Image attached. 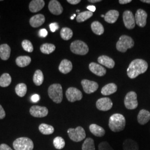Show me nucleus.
<instances>
[{"instance_id":"1","label":"nucleus","mask_w":150,"mask_h":150,"mask_svg":"<svg viewBox=\"0 0 150 150\" xmlns=\"http://www.w3.org/2000/svg\"><path fill=\"white\" fill-rule=\"evenodd\" d=\"M147 69L148 64L145 60L135 59L130 63L127 73L130 79H134L140 74L145 73Z\"/></svg>"},{"instance_id":"2","label":"nucleus","mask_w":150,"mask_h":150,"mask_svg":"<svg viewBox=\"0 0 150 150\" xmlns=\"http://www.w3.org/2000/svg\"><path fill=\"white\" fill-rule=\"evenodd\" d=\"M126 126V119L124 116L120 113H115L109 119L108 126L114 132H121Z\"/></svg>"},{"instance_id":"3","label":"nucleus","mask_w":150,"mask_h":150,"mask_svg":"<svg viewBox=\"0 0 150 150\" xmlns=\"http://www.w3.org/2000/svg\"><path fill=\"white\" fill-rule=\"evenodd\" d=\"M50 98L56 103H60L63 99V92L62 86L59 83L52 84L48 89Z\"/></svg>"},{"instance_id":"4","label":"nucleus","mask_w":150,"mask_h":150,"mask_svg":"<svg viewBox=\"0 0 150 150\" xmlns=\"http://www.w3.org/2000/svg\"><path fill=\"white\" fill-rule=\"evenodd\" d=\"M15 150H32L33 149V142L28 137H22L15 139L13 143Z\"/></svg>"},{"instance_id":"5","label":"nucleus","mask_w":150,"mask_h":150,"mask_svg":"<svg viewBox=\"0 0 150 150\" xmlns=\"http://www.w3.org/2000/svg\"><path fill=\"white\" fill-rule=\"evenodd\" d=\"M134 45V41L132 38L127 35H122L116 43V48L120 52H126L129 48H132Z\"/></svg>"},{"instance_id":"6","label":"nucleus","mask_w":150,"mask_h":150,"mask_svg":"<svg viewBox=\"0 0 150 150\" xmlns=\"http://www.w3.org/2000/svg\"><path fill=\"white\" fill-rule=\"evenodd\" d=\"M67 134L72 141L79 142L86 138L85 129L81 126H78L76 129L70 128L67 130Z\"/></svg>"},{"instance_id":"7","label":"nucleus","mask_w":150,"mask_h":150,"mask_svg":"<svg viewBox=\"0 0 150 150\" xmlns=\"http://www.w3.org/2000/svg\"><path fill=\"white\" fill-rule=\"evenodd\" d=\"M70 50L72 53L79 55H85L89 51L87 44L80 40L72 42L70 45Z\"/></svg>"},{"instance_id":"8","label":"nucleus","mask_w":150,"mask_h":150,"mask_svg":"<svg viewBox=\"0 0 150 150\" xmlns=\"http://www.w3.org/2000/svg\"><path fill=\"white\" fill-rule=\"evenodd\" d=\"M125 107L129 110H134L138 106L137 96L134 91H130L127 93L124 100Z\"/></svg>"},{"instance_id":"9","label":"nucleus","mask_w":150,"mask_h":150,"mask_svg":"<svg viewBox=\"0 0 150 150\" xmlns=\"http://www.w3.org/2000/svg\"><path fill=\"white\" fill-rule=\"evenodd\" d=\"M66 96L69 101L71 102L80 101L83 96L81 91L75 87L69 88L66 92Z\"/></svg>"},{"instance_id":"10","label":"nucleus","mask_w":150,"mask_h":150,"mask_svg":"<svg viewBox=\"0 0 150 150\" xmlns=\"http://www.w3.org/2000/svg\"><path fill=\"white\" fill-rule=\"evenodd\" d=\"M123 21L125 26L131 30L135 27V19L133 13L130 11H125L123 13Z\"/></svg>"},{"instance_id":"11","label":"nucleus","mask_w":150,"mask_h":150,"mask_svg":"<svg viewBox=\"0 0 150 150\" xmlns=\"http://www.w3.org/2000/svg\"><path fill=\"white\" fill-rule=\"evenodd\" d=\"M113 103L108 97H103L98 99L96 102L97 108L102 111H107L112 107Z\"/></svg>"},{"instance_id":"12","label":"nucleus","mask_w":150,"mask_h":150,"mask_svg":"<svg viewBox=\"0 0 150 150\" xmlns=\"http://www.w3.org/2000/svg\"><path fill=\"white\" fill-rule=\"evenodd\" d=\"M30 113L32 116L35 117L41 118L46 117L48 115V110L46 107L35 105L30 109Z\"/></svg>"},{"instance_id":"13","label":"nucleus","mask_w":150,"mask_h":150,"mask_svg":"<svg viewBox=\"0 0 150 150\" xmlns=\"http://www.w3.org/2000/svg\"><path fill=\"white\" fill-rule=\"evenodd\" d=\"M81 85L83 91L87 94L95 92L98 88V85L97 82L88 80H83L81 81Z\"/></svg>"},{"instance_id":"14","label":"nucleus","mask_w":150,"mask_h":150,"mask_svg":"<svg viewBox=\"0 0 150 150\" xmlns=\"http://www.w3.org/2000/svg\"><path fill=\"white\" fill-rule=\"evenodd\" d=\"M147 18V13L146 11L142 10L139 9L136 11V13L134 16V19L136 23L141 27H145L146 25Z\"/></svg>"},{"instance_id":"15","label":"nucleus","mask_w":150,"mask_h":150,"mask_svg":"<svg viewBox=\"0 0 150 150\" xmlns=\"http://www.w3.org/2000/svg\"><path fill=\"white\" fill-rule=\"evenodd\" d=\"M48 10L54 15H59L63 12V7L58 1L51 0L48 4Z\"/></svg>"},{"instance_id":"16","label":"nucleus","mask_w":150,"mask_h":150,"mask_svg":"<svg viewBox=\"0 0 150 150\" xmlns=\"http://www.w3.org/2000/svg\"><path fill=\"white\" fill-rule=\"evenodd\" d=\"M89 69L93 74L98 76H103L106 74V70L102 66L95 62L90 64Z\"/></svg>"},{"instance_id":"17","label":"nucleus","mask_w":150,"mask_h":150,"mask_svg":"<svg viewBox=\"0 0 150 150\" xmlns=\"http://www.w3.org/2000/svg\"><path fill=\"white\" fill-rule=\"evenodd\" d=\"M45 21V17L42 14L32 16L30 20V24L32 27L37 28L42 26Z\"/></svg>"},{"instance_id":"18","label":"nucleus","mask_w":150,"mask_h":150,"mask_svg":"<svg viewBox=\"0 0 150 150\" xmlns=\"http://www.w3.org/2000/svg\"><path fill=\"white\" fill-rule=\"evenodd\" d=\"M45 5L43 0H33L29 5V10L31 12L35 13L41 10Z\"/></svg>"},{"instance_id":"19","label":"nucleus","mask_w":150,"mask_h":150,"mask_svg":"<svg viewBox=\"0 0 150 150\" xmlns=\"http://www.w3.org/2000/svg\"><path fill=\"white\" fill-rule=\"evenodd\" d=\"M97 61L99 64L106 66L108 69H113L115 64V61L111 57L105 55L100 56Z\"/></svg>"},{"instance_id":"20","label":"nucleus","mask_w":150,"mask_h":150,"mask_svg":"<svg viewBox=\"0 0 150 150\" xmlns=\"http://www.w3.org/2000/svg\"><path fill=\"white\" fill-rule=\"evenodd\" d=\"M150 112L149 111L144 109L140 110L137 116V121L140 125H145L150 121Z\"/></svg>"},{"instance_id":"21","label":"nucleus","mask_w":150,"mask_h":150,"mask_svg":"<svg viewBox=\"0 0 150 150\" xmlns=\"http://www.w3.org/2000/svg\"><path fill=\"white\" fill-rule=\"evenodd\" d=\"M72 69V64L70 61L66 59L62 60L59 67V70L61 73L64 74H67L70 72Z\"/></svg>"},{"instance_id":"22","label":"nucleus","mask_w":150,"mask_h":150,"mask_svg":"<svg viewBox=\"0 0 150 150\" xmlns=\"http://www.w3.org/2000/svg\"><path fill=\"white\" fill-rule=\"evenodd\" d=\"M119 12L116 10H110L108 11L105 15L104 18L105 21L109 23H114L118 19Z\"/></svg>"},{"instance_id":"23","label":"nucleus","mask_w":150,"mask_h":150,"mask_svg":"<svg viewBox=\"0 0 150 150\" xmlns=\"http://www.w3.org/2000/svg\"><path fill=\"white\" fill-rule=\"evenodd\" d=\"M11 48L7 44L0 45V57L2 60H7L10 58Z\"/></svg>"},{"instance_id":"24","label":"nucleus","mask_w":150,"mask_h":150,"mask_svg":"<svg viewBox=\"0 0 150 150\" xmlns=\"http://www.w3.org/2000/svg\"><path fill=\"white\" fill-rule=\"evenodd\" d=\"M117 90V87L113 83H108L102 87L101 93L105 96H108L115 93Z\"/></svg>"},{"instance_id":"25","label":"nucleus","mask_w":150,"mask_h":150,"mask_svg":"<svg viewBox=\"0 0 150 150\" xmlns=\"http://www.w3.org/2000/svg\"><path fill=\"white\" fill-rule=\"evenodd\" d=\"M91 133L96 137H102L105 134V130L96 124H91L89 127Z\"/></svg>"},{"instance_id":"26","label":"nucleus","mask_w":150,"mask_h":150,"mask_svg":"<svg viewBox=\"0 0 150 150\" xmlns=\"http://www.w3.org/2000/svg\"><path fill=\"white\" fill-rule=\"evenodd\" d=\"M123 150H139V146L138 144L131 139H126L123 143Z\"/></svg>"},{"instance_id":"27","label":"nucleus","mask_w":150,"mask_h":150,"mask_svg":"<svg viewBox=\"0 0 150 150\" xmlns=\"http://www.w3.org/2000/svg\"><path fill=\"white\" fill-rule=\"evenodd\" d=\"M31 62V59L28 56H19L16 59V64L20 67H25L28 66Z\"/></svg>"},{"instance_id":"28","label":"nucleus","mask_w":150,"mask_h":150,"mask_svg":"<svg viewBox=\"0 0 150 150\" xmlns=\"http://www.w3.org/2000/svg\"><path fill=\"white\" fill-rule=\"evenodd\" d=\"M91 27L93 32L97 35H101L104 32L103 26L100 22H93L91 23Z\"/></svg>"},{"instance_id":"29","label":"nucleus","mask_w":150,"mask_h":150,"mask_svg":"<svg viewBox=\"0 0 150 150\" xmlns=\"http://www.w3.org/2000/svg\"><path fill=\"white\" fill-rule=\"evenodd\" d=\"M39 131L41 134L46 135L52 134L54 132V129L53 126L46 123H42L39 126Z\"/></svg>"},{"instance_id":"30","label":"nucleus","mask_w":150,"mask_h":150,"mask_svg":"<svg viewBox=\"0 0 150 150\" xmlns=\"http://www.w3.org/2000/svg\"><path fill=\"white\" fill-rule=\"evenodd\" d=\"M43 80L44 77L42 72L40 70H36L33 77V81L34 83L36 86H40L42 84Z\"/></svg>"},{"instance_id":"31","label":"nucleus","mask_w":150,"mask_h":150,"mask_svg":"<svg viewBox=\"0 0 150 150\" xmlns=\"http://www.w3.org/2000/svg\"><path fill=\"white\" fill-rule=\"evenodd\" d=\"M12 79L11 76L7 73H5L0 77V86L6 87L11 84Z\"/></svg>"},{"instance_id":"32","label":"nucleus","mask_w":150,"mask_h":150,"mask_svg":"<svg viewBox=\"0 0 150 150\" xmlns=\"http://www.w3.org/2000/svg\"><path fill=\"white\" fill-rule=\"evenodd\" d=\"M55 49H56V46L54 45V44H51V43H44L40 47L41 51L43 54H47L52 53L55 50Z\"/></svg>"},{"instance_id":"33","label":"nucleus","mask_w":150,"mask_h":150,"mask_svg":"<svg viewBox=\"0 0 150 150\" xmlns=\"http://www.w3.org/2000/svg\"><path fill=\"white\" fill-rule=\"evenodd\" d=\"M27 86L23 83H20L17 85L15 87V92L18 96L23 97L25 96L27 92Z\"/></svg>"},{"instance_id":"34","label":"nucleus","mask_w":150,"mask_h":150,"mask_svg":"<svg viewBox=\"0 0 150 150\" xmlns=\"http://www.w3.org/2000/svg\"><path fill=\"white\" fill-rule=\"evenodd\" d=\"M60 36L61 38L66 40H69L73 36V32L71 29L68 27H64L61 29L60 31Z\"/></svg>"},{"instance_id":"35","label":"nucleus","mask_w":150,"mask_h":150,"mask_svg":"<svg viewBox=\"0 0 150 150\" xmlns=\"http://www.w3.org/2000/svg\"><path fill=\"white\" fill-rule=\"evenodd\" d=\"M93 15V12L91 11H84L80 13L76 17V21L78 22H82L89 19Z\"/></svg>"},{"instance_id":"36","label":"nucleus","mask_w":150,"mask_h":150,"mask_svg":"<svg viewBox=\"0 0 150 150\" xmlns=\"http://www.w3.org/2000/svg\"><path fill=\"white\" fill-rule=\"evenodd\" d=\"M82 150H95L94 140L91 138H87L82 144Z\"/></svg>"},{"instance_id":"37","label":"nucleus","mask_w":150,"mask_h":150,"mask_svg":"<svg viewBox=\"0 0 150 150\" xmlns=\"http://www.w3.org/2000/svg\"><path fill=\"white\" fill-rule=\"evenodd\" d=\"M54 147L57 150H61L64 148L65 146V141L61 137L57 136L54 139L53 141Z\"/></svg>"},{"instance_id":"38","label":"nucleus","mask_w":150,"mask_h":150,"mask_svg":"<svg viewBox=\"0 0 150 150\" xmlns=\"http://www.w3.org/2000/svg\"><path fill=\"white\" fill-rule=\"evenodd\" d=\"M22 46L23 50L28 52H32L33 51V47L31 41L27 40H25L22 42Z\"/></svg>"},{"instance_id":"39","label":"nucleus","mask_w":150,"mask_h":150,"mask_svg":"<svg viewBox=\"0 0 150 150\" xmlns=\"http://www.w3.org/2000/svg\"><path fill=\"white\" fill-rule=\"evenodd\" d=\"M98 150H114L110 144L106 141L102 142L98 145Z\"/></svg>"},{"instance_id":"40","label":"nucleus","mask_w":150,"mask_h":150,"mask_svg":"<svg viewBox=\"0 0 150 150\" xmlns=\"http://www.w3.org/2000/svg\"><path fill=\"white\" fill-rule=\"evenodd\" d=\"M50 28L52 32H54L56 30H57L59 29V26L57 23L54 22V23H52L50 25Z\"/></svg>"},{"instance_id":"41","label":"nucleus","mask_w":150,"mask_h":150,"mask_svg":"<svg viewBox=\"0 0 150 150\" xmlns=\"http://www.w3.org/2000/svg\"><path fill=\"white\" fill-rule=\"evenodd\" d=\"M47 34H48L47 31L45 28L41 29L39 31V36L41 38H46L47 36Z\"/></svg>"},{"instance_id":"42","label":"nucleus","mask_w":150,"mask_h":150,"mask_svg":"<svg viewBox=\"0 0 150 150\" xmlns=\"http://www.w3.org/2000/svg\"><path fill=\"white\" fill-rule=\"evenodd\" d=\"M6 116V113L2 106L0 105V119H3Z\"/></svg>"},{"instance_id":"43","label":"nucleus","mask_w":150,"mask_h":150,"mask_svg":"<svg viewBox=\"0 0 150 150\" xmlns=\"http://www.w3.org/2000/svg\"><path fill=\"white\" fill-rule=\"evenodd\" d=\"M0 150H13L8 145L2 144L0 145Z\"/></svg>"},{"instance_id":"44","label":"nucleus","mask_w":150,"mask_h":150,"mask_svg":"<svg viewBox=\"0 0 150 150\" xmlns=\"http://www.w3.org/2000/svg\"><path fill=\"white\" fill-rule=\"evenodd\" d=\"M40 100V96L38 94L33 95L31 97V100L33 102H38Z\"/></svg>"},{"instance_id":"45","label":"nucleus","mask_w":150,"mask_h":150,"mask_svg":"<svg viewBox=\"0 0 150 150\" xmlns=\"http://www.w3.org/2000/svg\"><path fill=\"white\" fill-rule=\"evenodd\" d=\"M67 2H69L71 5H77L81 2L80 0H67Z\"/></svg>"},{"instance_id":"46","label":"nucleus","mask_w":150,"mask_h":150,"mask_svg":"<svg viewBox=\"0 0 150 150\" xmlns=\"http://www.w3.org/2000/svg\"><path fill=\"white\" fill-rule=\"evenodd\" d=\"M87 10H88L89 11H91L92 12H93L96 11V7L94 6H88L87 7Z\"/></svg>"},{"instance_id":"47","label":"nucleus","mask_w":150,"mask_h":150,"mask_svg":"<svg viewBox=\"0 0 150 150\" xmlns=\"http://www.w3.org/2000/svg\"><path fill=\"white\" fill-rule=\"evenodd\" d=\"M132 1L131 0H120L118 2L120 4L122 5H125V4H129V2H131Z\"/></svg>"},{"instance_id":"48","label":"nucleus","mask_w":150,"mask_h":150,"mask_svg":"<svg viewBox=\"0 0 150 150\" xmlns=\"http://www.w3.org/2000/svg\"><path fill=\"white\" fill-rule=\"evenodd\" d=\"M88 1L89 2H91V3H96V2H101V0H88Z\"/></svg>"},{"instance_id":"49","label":"nucleus","mask_w":150,"mask_h":150,"mask_svg":"<svg viewBox=\"0 0 150 150\" xmlns=\"http://www.w3.org/2000/svg\"><path fill=\"white\" fill-rule=\"evenodd\" d=\"M141 1L142 2H144V3H147V4H150V0H141Z\"/></svg>"},{"instance_id":"50","label":"nucleus","mask_w":150,"mask_h":150,"mask_svg":"<svg viewBox=\"0 0 150 150\" xmlns=\"http://www.w3.org/2000/svg\"><path fill=\"white\" fill-rule=\"evenodd\" d=\"M76 17V15H74V16L71 17V20H73V19L74 18V17Z\"/></svg>"},{"instance_id":"51","label":"nucleus","mask_w":150,"mask_h":150,"mask_svg":"<svg viewBox=\"0 0 150 150\" xmlns=\"http://www.w3.org/2000/svg\"><path fill=\"white\" fill-rule=\"evenodd\" d=\"M101 17H105V15H101Z\"/></svg>"}]
</instances>
